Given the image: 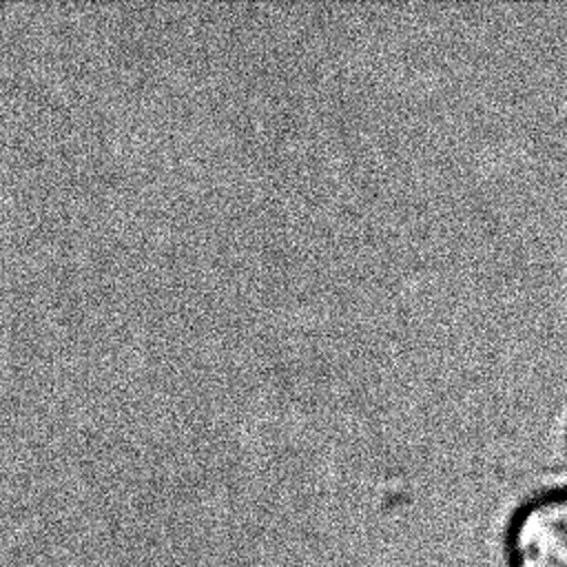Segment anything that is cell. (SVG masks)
I'll list each match as a JSON object with an SVG mask.
<instances>
[{
  "label": "cell",
  "instance_id": "1",
  "mask_svg": "<svg viewBox=\"0 0 567 567\" xmlns=\"http://www.w3.org/2000/svg\"><path fill=\"white\" fill-rule=\"evenodd\" d=\"M505 567H567V485L527 496L503 532Z\"/></svg>",
  "mask_w": 567,
  "mask_h": 567
}]
</instances>
